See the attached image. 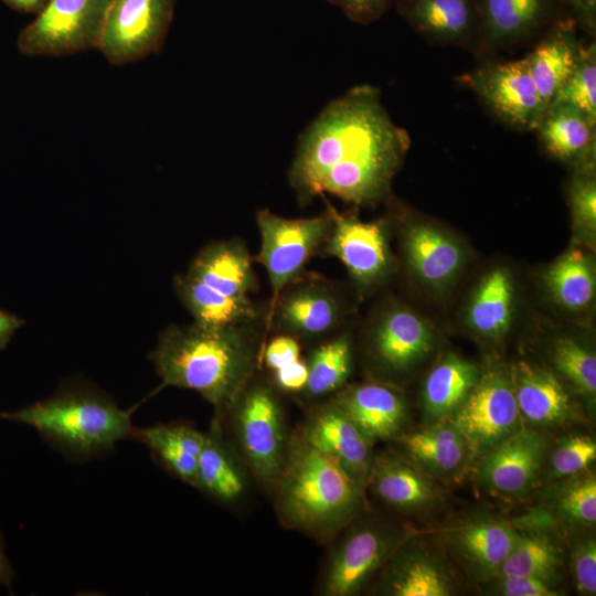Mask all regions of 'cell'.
<instances>
[{
	"instance_id": "cell-3",
	"label": "cell",
	"mask_w": 596,
	"mask_h": 596,
	"mask_svg": "<svg viewBox=\"0 0 596 596\" xmlns=\"http://www.w3.org/2000/svg\"><path fill=\"white\" fill-rule=\"evenodd\" d=\"M364 487L298 434L272 491L286 526L326 543L363 514Z\"/></svg>"
},
{
	"instance_id": "cell-44",
	"label": "cell",
	"mask_w": 596,
	"mask_h": 596,
	"mask_svg": "<svg viewBox=\"0 0 596 596\" xmlns=\"http://www.w3.org/2000/svg\"><path fill=\"white\" fill-rule=\"evenodd\" d=\"M300 358V344L298 339L279 333L264 344L262 362L272 371L286 366Z\"/></svg>"
},
{
	"instance_id": "cell-33",
	"label": "cell",
	"mask_w": 596,
	"mask_h": 596,
	"mask_svg": "<svg viewBox=\"0 0 596 596\" xmlns=\"http://www.w3.org/2000/svg\"><path fill=\"white\" fill-rule=\"evenodd\" d=\"M405 15L418 31L439 41L464 40L472 25L470 0H408Z\"/></svg>"
},
{
	"instance_id": "cell-4",
	"label": "cell",
	"mask_w": 596,
	"mask_h": 596,
	"mask_svg": "<svg viewBox=\"0 0 596 596\" xmlns=\"http://www.w3.org/2000/svg\"><path fill=\"white\" fill-rule=\"evenodd\" d=\"M0 418L34 428L64 455L75 459L99 456L131 438L130 415L102 392L72 386Z\"/></svg>"
},
{
	"instance_id": "cell-36",
	"label": "cell",
	"mask_w": 596,
	"mask_h": 596,
	"mask_svg": "<svg viewBox=\"0 0 596 596\" xmlns=\"http://www.w3.org/2000/svg\"><path fill=\"white\" fill-rule=\"evenodd\" d=\"M545 4L546 0H482L487 40L497 44L523 35L539 22Z\"/></svg>"
},
{
	"instance_id": "cell-17",
	"label": "cell",
	"mask_w": 596,
	"mask_h": 596,
	"mask_svg": "<svg viewBox=\"0 0 596 596\" xmlns=\"http://www.w3.org/2000/svg\"><path fill=\"white\" fill-rule=\"evenodd\" d=\"M518 534L513 523L486 518L449 528L446 542L466 572L485 583L497 575Z\"/></svg>"
},
{
	"instance_id": "cell-19",
	"label": "cell",
	"mask_w": 596,
	"mask_h": 596,
	"mask_svg": "<svg viewBox=\"0 0 596 596\" xmlns=\"http://www.w3.org/2000/svg\"><path fill=\"white\" fill-rule=\"evenodd\" d=\"M396 439L404 456L432 478L456 480L473 464L467 440L450 419L429 423L409 434L402 433Z\"/></svg>"
},
{
	"instance_id": "cell-18",
	"label": "cell",
	"mask_w": 596,
	"mask_h": 596,
	"mask_svg": "<svg viewBox=\"0 0 596 596\" xmlns=\"http://www.w3.org/2000/svg\"><path fill=\"white\" fill-rule=\"evenodd\" d=\"M365 486L382 503L402 512L424 511L440 499L432 477L395 453L374 455Z\"/></svg>"
},
{
	"instance_id": "cell-35",
	"label": "cell",
	"mask_w": 596,
	"mask_h": 596,
	"mask_svg": "<svg viewBox=\"0 0 596 596\" xmlns=\"http://www.w3.org/2000/svg\"><path fill=\"white\" fill-rule=\"evenodd\" d=\"M545 283L553 298L568 310H583L595 296L592 262L578 248H573L549 268Z\"/></svg>"
},
{
	"instance_id": "cell-13",
	"label": "cell",
	"mask_w": 596,
	"mask_h": 596,
	"mask_svg": "<svg viewBox=\"0 0 596 596\" xmlns=\"http://www.w3.org/2000/svg\"><path fill=\"white\" fill-rule=\"evenodd\" d=\"M331 226L324 252L342 262L352 280L369 289L382 283L392 268L387 226L382 220L364 222L337 212L329 203Z\"/></svg>"
},
{
	"instance_id": "cell-7",
	"label": "cell",
	"mask_w": 596,
	"mask_h": 596,
	"mask_svg": "<svg viewBox=\"0 0 596 596\" xmlns=\"http://www.w3.org/2000/svg\"><path fill=\"white\" fill-rule=\"evenodd\" d=\"M113 0H49L17 39L26 56H63L97 49Z\"/></svg>"
},
{
	"instance_id": "cell-43",
	"label": "cell",
	"mask_w": 596,
	"mask_h": 596,
	"mask_svg": "<svg viewBox=\"0 0 596 596\" xmlns=\"http://www.w3.org/2000/svg\"><path fill=\"white\" fill-rule=\"evenodd\" d=\"M485 583H490L489 590L501 596H556L554 583L540 577L525 575L494 576Z\"/></svg>"
},
{
	"instance_id": "cell-25",
	"label": "cell",
	"mask_w": 596,
	"mask_h": 596,
	"mask_svg": "<svg viewBox=\"0 0 596 596\" xmlns=\"http://www.w3.org/2000/svg\"><path fill=\"white\" fill-rule=\"evenodd\" d=\"M596 121L573 106L549 105L538 128L540 140L555 158L582 167L594 162Z\"/></svg>"
},
{
	"instance_id": "cell-1",
	"label": "cell",
	"mask_w": 596,
	"mask_h": 596,
	"mask_svg": "<svg viewBox=\"0 0 596 596\" xmlns=\"http://www.w3.org/2000/svg\"><path fill=\"white\" fill-rule=\"evenodd\" d=\"M409 147L370 85L331 100L298 138L288 181L301 204L324 193L355 205L382 200Z\"/></svg>"
},
{
	"instance_id": "cell-22",
	"label": "cell",
	"mask_w": 596,
	"mask_h": 596,
	"mask_svg": "<svg viewBox=\"0 0 596 596\" xmlns=\"http://www.w3.org/2000/svg\"><path fill=\"white\" fill-rule=\"evenodd\" d=\"M510 380L522 421L549 427L573 417L570 395L553 373L519 361L512 366Z\"/></svg>"
},
{
	"instance_id": "cell-28",
	"label": "cell",
	"mask_w": 596,
	"mask_h": 596,
	"mask_svg": "<svg viewBox=\"0 0 596 596\" xmlns=\"http://www.w3.org/2000/svg\"><path fill=\"white\" fill-rule=\"evenodd\" d=\"M473 363L449 353L428 373L423 387V407L429 423L449 419L480 376Z\"/></svg>"
},
{
	"instance_id": "cell-8",
	"label": "cell",
	"mask_w": 596,
	"mask_h": 596,
	"mask_svg": "<svg viewBox=\"0 0 596 596\" xmlns=\"http://www.w3.org/2000/svg\"><path fill=\"white\" fill-rule=\"evenodd\" d=\"M256 224L260 247L255 259L268 275L270 307L284 288L300 277L309 258L323 245L331 215L327 209L319 215L288 219L260 209L256 213Z\"/></svg>"
},
{
	"instance_id": "cell-11",
	"label": "cell",
	"mask_w": 596,
	"mask_h": 596,
	"mask_svg": "<svg viewBox=\"0 0 596 596\" xmlns=\"http://www.w3.org/2000/svg\"><path fill=\"white\" fill-rule=\"evenodd\" d=\"M501 120L520 130H535L547 109L525 58L480 66L461 77Z\"/></svg>"
},
{
	"instance_id": "cell-32",
	"label": "cell",
	"mask_w": 596,
	"mask_h": 596,
	"mask_svg": "<svg viewBox=\"0 0 596 596\" xmlns=\"http://www.w3.org/2000/svg\"><path fill=\"white\" fill-rule=\"evenodd\" d=\"M561 565L562 552L553 535L540 528L529 529L519 532L496 576L525 575L555 583Z\"/></svg>"
},
{
	"instance_id": "cell-6",
	"label": "cell",
	"mask_w": 596,
	"mask_h": 596,
	"mask_svg": "<svg viewBox=\"0 0 596 596\" xmlns=\"http://www.w3.org/2000/svg\"><path fill=\"white\" fill-rule=\"evenodd\" d=\"M336 538L320 579V593L324 596H352L361 592L404 540L396 526L362 515Z\"/></svg>"
},
{
	"instance_id": "cell-14",
	"label": "cell",
	"mask_w": 596,
	"mask_h": 596,
	"mask_svg": "<svg viewBox=\"0 0 596 596\" xmlns=\"http://www.w3.org/2000/svg\"><path fill=\"white\" fill-rule=\"evenodd\" d=\"M546 448L539 432L522 427L475 460V478L492 496L519 498L538 480Z\"/></svg>"
},
{
	"instance_id": "cell-45",
	"label": "cell",
	"mask_w": 596,
	"mask_h": 596,
	"mask_svg": "<svg viewBox=\"0 0 596 596\" xmlns=\"http://www.w3.org/2000/svg\"><path fill=\"white\" fill-rule=\"evenodd\" d=\"M339 8L351 21L370 24L382 17L392 0H327Z\"/></svg>"
},
{
	"instance_id": "cell-16",
	"label": "cell",
	"mask_w": 596,
	"mask_h": 596,
	"mask_svg": "<svg viewBox=\"0 0 596 596\" xmlns=\"http://www.w3.org/2000/svg\"><path fill=\"white\" fill-rule=\"evenodd\" d=\"M433 336L425 321L403 307H392L375 321L369 348L374 361L387 373H403L426 356Z\"/></svg>"
},
{
	"instance_id": "cell-27",
	"label": "cell",
	"mask_w": 596,
	"mask_h": 596,
	"mask_svg": "<svg viewBox=\"0 0 596 596\" xmlns=\"http://www.w3.org/2000/svg\"><path fill=\"white\" fill-rule=\"evenodd\" d=\"M205 433L187 424H157L134 428L131 438L145 444L153 456L184 483L195 487L199 457Z\"/></svg>"
},
{
	"instance_id": "cell-20",
	"label": "cell",
	"mask_w": 596,
	"mask_h": 596,
	"mask_svg": "<svg viewBox=\"0 0 596 596\" xmlns=\"http://www.w3.org/2000/svg\"><path fill=\"white\" fill-rule=\"evenodd\" d=\"M331 400L373 443L396 439L403 432L405 402L385 384H355L341 389Z\"/></svg>"
},
{
	"instance_id": "cell-40",
	"label": "cell",
	"mask_w": 596,
	"mask_h": 596,
	"mask_svg": "<svg viewBox=\"0 0 596 596\" xmlns=\"http://www.w3.org/2000/svg\"><path fill=\"white\" fill-rule=\"evenodd\" d=\"M596 459V443L588 436L572 435L552 451L549 475L552 479H566L578 475Z\"/></svg>"
},
{
	"instance_id": "cell-15",
	"label": "cell",
	"mask_w": 596,
	"mask_h": 596,
	"mask_svg": "<svg viewBox=\"0 0 596 596\" xmlns=\"http://www.w3.org/2000/svg\"><path fill=\"white\" fill-rule=\"evenodd\" d=\"M300 436L366 485L374 458L373 441L332 400L311 409Z\"/></svg>"
},
{
	"instance_id": "cell-29",
	"label": "cell",
	"mask_w": 596,
	"mask_h": 596,
	"mask_svg": "<svg viewBox=\"0 0 596 596\" xmlns=\"http://www.w3.org/2000/svg\"><path fill=\"white\" fill-rule=\"evenodd\" d=\"M222 421L213 419L199 457L195 488L230 503L246 489V476L222 435Z\"/></svg>"
},
{
	"instance_id": "cell-23",
	"label": "cell",
	"mask_w": 596,
	"mask_h": 596,
	"mask_svg": "<svg viewBox=\"0 0 596 596\" xmlns=\"http://www.w3.org/2000/svg\"><path fill=\"white\" fill-rule=\"evenodd\" d=\"M403 247L413 274L424 284L441 288L450 284L464 264V252L447 233L413 222L403 232Z\"/></svg>"
},
{
	"instance_id": "cell-9",
	"label": "cell",
	"mask_w": 596,
	"mask_h": 596,
	"mask_svg": "<svg viewBox=\"0 0 596 596\" xmlns=\"http://www.w3.org/2000/svg\"><path fill=\"white\" fill-rule=\"evenodd\" d=\"M175 0H113L97 50L113 65L157 54L172 22Z\"/></svg>"
},
{
	"instance_id": "cell-38",
	"label": "cell",
	"mask_w": 596,
	"mask_h": 596,
	"mask_svg": "<svg viewBox=\"0 0 596 596\" xmlns=\"http://www.w3.org/2000/svg\"><path fill=\"white\" fill-rule=\"evenodd\" d=\"M570 105L596 121V47L579 45L576 64L550 105Z\"/></svg>"
},
{
	"instance_id": "cell-47",
	"label": "cell",
	"mask_w": 596,
	"mask_h": 596,
	"mask_svg": "<svg viewBox=\"0 0 596 596\" xmlns=\"http://www.w3.org/2000/svg\"><path fill=\"white\" fill-rule=\"evenodd\" d=\"M23 323L24 321L21 318L0 308V350L7 347L14 332Z\"/></svg>"
},
{
	"instance_id": "cell-30",
	"label": "cell",
	"mask_w": 596,
	"mask_h": 596,
	"mask_svg": "<svg viewBox=\"0 0 596 596\" xmlns=\"http://www.w3.org/2000/svg\"><path fill=\"white\" fill-rule=\"evenodd\" d=\"M578 49L573 28L565 24L556 26L524 57L538 92L547 107L571 75Z\"/></svg>"
},
{
	"instance_id": "cell-39",
	"label": "cell",
	"mask_w": 596,
	"mask_h": 596,
	"mask_svg": "<svg viewBox=\"0 0 596 596\" xmlns=\"http://www.w3.org/2000/svg\"><path fill=\"white\" fill-rule=\"evenodd\" d=\"M553 362L581 394L595 398L596 358L593 352L574 340L563 339L554 347Z\"/></svg>"
},
{
	"instance_id": "cell-26",
	"label": "cell",
	"mask_w": 596,
	"mask_h": 596,
	"mask_svg": "<svg viewBox=\"0 0 596 596\" xmlns=\"http://www.w3.org/2000/svg\"><path fill=\"white\" fill-rule=\"evenodd\" d=\"M174 290L193 317V323L200 327L220 329L256 322L260 318L249 297L223 295L187 274L175 276Z\"/></svg>"
},
{
	"instance_id": "cell-50",
	"label": "cell",
	"mask_w": 596,
	"mask_h": 596,
	"mask_svg": "<svg viewBox=\"0 0 596 596\" xmlns=\"http://www.w3.org/2000/svg\"><path fill=\"white\" fill-rule=\"evenodd\" d=\"M571 2L584 19L594 21L596 0H571Z\"/></svg>"
},
{
	"instance_id": "cell-5",
	"label": "cell",
	"mask_w": 596,
	"mask_h": 596,
	"mask_svg": "<svg viewBox=\"0 0 596 596\" xmlns=\"http://www.w3.org/2000/svg\"><path fill=\"white\" fill-rule=\"evenodd\" d=\"M227 414L251 470L265 488L273 490L291 439L274 384L254 376Z\"/></svg>"
},
{
	"instance_id": "cell-49",
	"label": "cell",
	"mask_w": 596,
	"mask_h": 596,
	"mask_svg": "<svg viewBox=\"0 0 596 596\" xmlns=\"http://www.w3.org/2000/svg\"><path fill=\"white\" fill-rule=\"evenodd\" d=\"M13 578H14V573L4 553L2 540L0 536V585H3L9 590H11Z\"/></svg>"
},
{
	"instance_id": "cell-12",
	"label": "cell",
	"mask_w": 596,
	"mask_h": 596,
	"mask_svg": "<svg viewBox=\"0 0 596 596\" xmlns=\"http://www.w3.org/2000/svg\"><path fill=\"white\" fill-rule=\"evenodd\" d=\"M344 313L345 305L331 281L298 277L269 307L266 331L274 328L296 339H315L332 332Z\"/></svg>"
},
{
	"instance_id": "cell-37",
	"label": "cell",
	"mask_w": 596,
	"mask_h": 596,
	"mask_svg": "<svg viewBox=\"0 0 596 596\" xmlns=\"http://www.w3.org/2000/svg\"><path fill=\"white\" fill-rule=\"evenodd\" d=\"M556 515L574 526H590L596 522V478L583 471L562 479L553 498Z\"/></svg>"
},
{
	"instance_id": "cell-24",
	"label": "cell",
	"mask_w": 596,
	"mask_h": 596,
	"mask_svg": "<svg viewBox=\"0 0 596 596\" xmlns=\"http://www.w3.org/2000/svg\"><path fill=\"white\" fill-rule=\"evenodd\" d=\"M187 275L234 298L248 297L258 284L253 258L247 247L236 238L203 247L190 264Z\"/></svg>"
},
{
	"instance_id": "cell-2",
	"label": "cell",
	"mask_w": 596,
	"mask_h": 596,
	"mask_svg": "<svg viewBox=\"0 0 596 596\" xmlns=\"http://www.w3.org/2000/svg\"><path fill=\"white\" fill-rule=\"evenodd\" d=\"M256 322L220 329L169 326L151 353L162 385L198 392L222 421L262 362L265 343Z\"/></svg>"
},
{
	"instance_id": "cell-34",
	"label": "cell",
	"mask_w": 596,
	"mask_h": 596,
	"mask_svg": "<svg viewBox=\"0 0 596 596\" xmlns=\"http://www.w3.org/2000/svg\"><path fill=\"white\" fill-rule=\"evenodd\" d=\"M308 381L301 394L318 398L340 391L352 371V348L348 334L336 336L312 350L308 360Z\"/></svg>"
},
{
	"instance_id": "cell-48",
	"label": "cell",
	"mask_w": 596,
	"mask_h": 596,
	"mask_svg": "<svg viewBox=\"0 0 596 596\" xmlns=\"http://www.w3.org/2000/svg\"><path fill=\"white\" fill-rule=\"evenodd\" d=\"M49 0H2L9 8L20 13L39 14Z\"/></svg>"
},
{
	"instance_id": "cell-46",
	"label": "cell",
	"mask_w": 596,
	"mask_h": 596,
	"mask_svg": "<svg viewBox=\"0 0 596 596\" xmlns=\"http://www.w3.org/2000/svg\"><path fill=\"white\" fill-rule=\"evenodd\" d=\"M307 381L308 366L306 360L302 359L273 371V384L283 392L301 393Z\"/></svg>"
},
{
	"instance_id": "cell-31",
	"label": "cell",
	"mask_w": 596,
	"mask_h": 596,
	"mask_svg": "<svg viewBox=\"0 0 596 596\" xmlns=\"http://www.w3.org/2000/svg\"><path fill=\"white\" fill-rule=\"evenodd\" d=\"M513 306V285L503 269H494L478 286L468 309L469 327L485 338L503 336L509 326Z\"/></svg>"
},
{
	"instance_id": "cell-42",
	"label": "cell",
	"mask_w": 596,
	"mask_h": 596,
	"mask_svg": "<svg viewBox=\"0 0 596 596\" xmlns=\"http://www.w3.org/2000/svg\"><path fill=\"white\" fill-rule=\"evenodd\" d=\"M571 571L581 595L596 593V541L593 535L577 539L571 551Z\"/></svg>"
},
{
	"instance_id": "cell-41",
	"label": "cell",
	"mask_w": 596,
	"mask_h": 596,
	"mask_svg": "<svg viewBox=\"0 0 596 596\" xmlns=\"http://www.w3.org/2000/svg\"><path fill=\"white\" fill-rule=\"evenodd\" d=\"M594 162L578 167L570 187V205L575 227L594 235L596 230V182Z\"/></svg>"
},
{
	"instance_id": "cell-21",
	"label": "cell",
	"mask_w": 596,
	"mask_h": 596,
	"mask_svg": "<svg viewBox=\"0 0 596 596\" xmlns=\"http://www.w3.org/2000/svg\"><path fill=\"white\" fill-rule=\"evenodd\" d=\"M377 590L390 596H449L455 583L438 558L403 540L382 568Z\"/></svg>"
},
{
	"instance_id": "cell-10",
	"label": "cell",
	"mask_w": 596,
	"mask_h": 596,
	"mask_svg": "<svg viewBox=\"0 0 596 596\" xmlns=\"http://www.w3.org/2000/svg\"><path fill=\"white\" fill-rule=\"evenodd\" d=\"M449 419L467 440L473 462L522 428L510 375L499 370L481 373Z\"/></svg>"
}]
</instances>
